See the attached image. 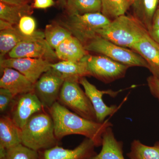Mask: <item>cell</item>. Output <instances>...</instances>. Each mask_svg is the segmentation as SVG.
Returning a JSON list of instances; mask_svg holds the SVG:
<instances>
[{
	"mask_svg": "<svg viewBox=\"0 0 159 159\" xmlns=\"http://www.w3.org/2000/svg\"><path fill=\"white\" fill-rule=\"evenodd\" d=\"M46 110L53 119L54 133L59 142L66 136L81 135L92 140L96 147H99L102 146L104 132L109 127L112 126L108 120L99 122L84 119L57 101Z\"/></svg>",
	"mask_w": 159,
	"mask_h": 159,
	"instance_id": "cell-1",
	"label": "cell"
},
{
	"mask_svg": "<svg viewBox=\"0 0 159 159\" xmlns=\"http://www.w3.org/2000/svg\"><path fill=\"white\" fill-rule=\"evenodd\" d=\"M44 108L32 115L21 130V144L39 152L59 145L53 119Z\"/></svg>",
	"mask_w": 159,
	"mask_h": 159,
	"instance_id": "cell-2",
	"label": "cell"
},
{
	"mask_svg": "<svg viewBox=\"0 0 159 159\" xmlns=\"http://www.w3.org/2000/svg\"><path fill=\"white\" fill-rule=\"evenodd\" d=\"M148 33L133 16H121L107 25L99 29L97 34L117 45L131 49L135 44Z\"/></svg>",
	"mask_w": 159,
	"mask_h": 159,
	"instance_id": "cell-3",
	"label": "cell"
},
{
	"mask_svg": "<svg viewBox=\"0 0 159 159\" xmlns=\"http://www.w3.org/2000/svg\"><path fill=\"white\" fill-rule=\"evenodd\" d=\"M101 12L79 14H69L65 19L57 22L64 27L73 36L85 45L98 35L97 31L111 22Z\"/></svg>",
	"mask_w": 159,
	"mask_h": 159,
	"instance_id": "cell-4",
	"label": "cell"
},
{
	"mask_svg": "<svg viewBox=\"0 0 159 159\" xmlns=\"http://www.w3.org/2000/svg\"><path fill=\"white\" fill-rule=\"evenodd\" d=\"M88 52L101 54L122 64L148 69L145 59L135 51L114 43L97 35L84 46Z\"/></svg>",
	"mask_w": 159,
	"mask_h": 159,
	"instance_id": "cell-5",
	"label": "cell"
},
{
	"mask_svg": "<svg viewBox=\"0 0 159 159\" xmlns=\"http://www.w3.org/2000/svg\"><path fill=\"white\" fill-rule=\"evenodd\" d=\"M79 84L77 81L65 80L57 102L84 119L97 121L90 100Z\"/></svg>",
	"mask_w": 159,
	"mask_h": 159,
	"instance_id": "cell-6",
	"label": "cell"
},
{
	"mask_svg": "<svg viewBox=\"0 0 159 159\" xmlns=\"http://www.w3.org/2000/svg\"><path fill=\"white\" fill-rule=\"evenodd\" d=\"M82 60L87 64L90 76L106 84L125 77L129 68L103 55L95 56L88 54Z\"/></svg>",
	"mask_w": 159,
	"mask_h": 159,
	"instance_id": "cell-7",
	"label": "cell"
},
{
	"mask_svg": "<svg viewBox=\"0 0 159 159\" xmlns=\"http://www.w3.org/2000/svg\"><path fill=\"white\" fill-rule=\"evenodd\" d=\"M64 81L61 74L51 68L34 84V93L44 108L48 109L57 101Z\"/></svg>",
	"mask_w": 159,
	"mask_h": 159,
	"instance_id": "cell-8",
	"label": "cell"
},
{
	"mask_svg": "<svg viewBox=\"0 0 159 159\" xmlns=\"http://www.w3.org/2000/svg\"><path fill=\"white\" fill-rule=\"evenodd\" d=\"M44 108L35 93L31 92L16 96L7 115L21 129L32 115Z\"/></svg>",
	"mask_w": 159,
	"mask_h": 159,
	"instance_id": "cell-9",
	"label": "cell"
},
{
	"mask_svg": "<svg viewBox=\"0 0 159 159\" xmlns=\"http://www.w3.org/2000/svg\"><path fill=\"white\" fill-rule=\"evenodd\" d=\"M9 58L42 59L53 63L57 59L54 49L44 38L22 42L8 53Z\"/></svg>",
	"mask_w": 159,
	"mask_h": 159,
	"instance_id": "cell-10",
	"label": "cell"
},
{
	"mask_svg": "<svg viewBox=\"0 0 159 159\" xmlns=\"http://www.w3.org/2000/svg\"><path fill=\"white\" fill-rule=\"evenodd\" d=\"M51 63L45 60L37 58H9L0 60L1 69H14L34 84L44 73L51 68Z\"/></svg>",
	"mask_w": 159,
	"mask_h": 159,
	"instance_id": "cell-11",
	"label": "cell"
},
{
	"mask_svg": "<svg viewBox=\"0 0 159 159\" xmlns=\"http://www.w3.org/2000/svg\"><path fill=\"white\" fill-rule=\"evenodd\" d=\"M79 83L83 87L86 94L93 106L97 122H104L107 117L111 116L118 110L119 107L116 105L110 107L107 105L102 100V96L107 94L111 97H115L122 90L114 91L111 89L99 90L95 85L89 82L85 77L80 79Z\"/></svg>",
	"mask_w": 159,
	"mask_h": 159,
	"instance_id": "cell-12",
	"label": "cell"
},
{
	"mask_svg": "<svg viewBox=\"0 0 159 159\" xmlns=\"http://www.w3.org/2000/svg\"><path fill=\"white\" fill-rule=\"evenodd\" d=\"M94 142L86 138L77 147L66 149L57 145L39 151V159H90L97 154Z\"/></svg>",
	"mask_w": 159,
	"mask_h": 159,
	"instance_id": "cell-13",
	"label": "cell"
},
{
	"mask_svg": "<svg viewBox=\"0 0 159 159\" xmlns=\"http://www.w3.org/2000/svg\"><path fill=\"white\" fill-rule=\"evenodd\" d=\"M131 50L145 59L152 76L159 79V43L148 33L134 45Z\"/></svg>",
	"mask_w": 159,
	"mask_h": 159,
	"instance_id": "cell-14",
	"label": "cell"
},
{
	"mask_svg": "<svg viewBox=\"0 0 159 159\" xmlns=\"http://www.w3.org/2000/svg\"><path fill=\"white\" fill-rule=\"evenodd\" d=\"M0 88L7 89L15 96L34 92V84L27 77L14 69H2Z\"/></svg>",
	"mask_w": 159,
	"mask_h": 159,
	"instance_id": "cell-15",
	"label": "cell"
},
{
	"mask_svg": "<svg viewBox=\"0 0 159 159\" xmlns=\"http://www.w3.org/2000/svg\"><path fill=\"white\" fill-rule=\"evenodd\" d=\"M44 32L36 31L33 35H25L20 31L17 26L11 29L0 31V57L3 59L5 55L8 54L20 43L25 41L44 38Z\"/></svg>",
	"mask_w": 159,
	"mask_h": 159,
	"instance_id": "cell-16",
	"label": "cell"
},
{
	"mask_svg": "<svg viewBox=\"0 0 159 159\" xmlns=\"http://www.w3.org/2000/svg\"><path fill=\"white\" fill-rule=\"evenodd\" d=\"M51 68L59 72L65 80H70L79 82L84 77L90 76L87 64L83 60L80 61H61L51 63Z\"/></svg>",
	"mask_w": 159,
	"mask_h": 159,
	"instance_id": "cell-17",
	"label": "cell"
},
{
	"mask_svg": "<svg viewBox=\"0 0 159 159\" xmlns=\"http://www.w3.org/2000/svg\"><path fill=\"white\" fill-rule=\"evenodd\" d=\"M54 51L57 59L61 61H80L89 54L79 40L72 35L66 39Z\"/></svg>",
	"mask_w": 159,
	"mask_h": 159,
	"instance_id": "cell-18",
	"label": "cell"
},
{
	"mask_svg": "<svg viewBox=\"0 0 159 159\" xmlns=\"http://www.w3.org/2000/svg\"><path fill=\"white\" fill-rule=\"evenodd\" d=\"M21 144V130L7 115L0 118V148L8 149Z\"/></svg>",
	"mask_w": 159,
	"mask_h": 159,
	"instance_id": "cell-19",
	"label": "cell"
},
{
	"mask_svg": "<svg viewBox=\"0 0 159 159\" xmlns=\"http://www.w3.org/2000/svg\"><path fill=\"white\" fill-rule=\"evenodd\" d=\"M112 127L107 129L102 135V149L99 153L90 159H125L123 142L116 139Z\"/></svg>",
	"mask_w": 159,
	"mask_h": 159,
	"instance_id": "cell-20",
	"label": "cell"
},
{
	"mask_svg": "<svg viewBox=\"0 0 159 159\" xmlns=\"http://www.w3.org/2000/svg\"><path fill=\"white\" fill-rule=\"evenodd\" d=\"M159 0H133L131 6L133 16L149 32L152 29L155 13Z\"/></svg>",
	"mask_w": 159,
	"mask_h": 159,
	"instance_id": "cell-21",
	"label": "cell"
},
{
	"mask_svg": "<svg viewBox=\"0 0 159 159\" xmlns=\"http://www.w3.org/2000/svg\"><path fill=\"white\" fill-rule=\"evenodd\" d=\"M32 12V7L29 4L15 6L0 2V19L14 25L17 26L22 17L30 16Z\"/></svg>",
	"mask_w": 159,
	"mask_h": 159,
	"instance_id": "cell-22",
	"label": "cell"
},
{
	"mask_svg": "<svg viewBox=\"0 0 159 159\" xmlns=\"http://www.w3.org/2000/svg\"><path fill=\"white\" fill-rule=\"evenodd\" d=\"M127 156L129 159H159V142L149 146L144 145L139 140H134Z\"/></svg>",
	"mask_w": 159,
	"mask_h": 159,
	"instance_id": "cell-23",
	"label": "cell"
},
{
	"mask_svg": "<svg viewBox=\"0 0 159 159\" xmlns=\"http://www.w3.org/2000/svg\"><path fill=\"white\" fill-rule=\"evenodd\" d=\"M101 13L111 21L125 15L133 0H101Z\"/></svg>",
	"mask_w": 159,
	"mask_h": 159,
	"instance_id": "cell-24",
	"label": "cell"
},
{
	"mask_svg": "<svg viewBox=\"0 0 159 159\" xmlns=\"http://www.w3.org/2000/svg\"><path fill=\"white\" fill-rule=\"evenodd\" d=\"M69 14H79L101 12V0H66Z\"/></svg>",
	"mask_w": 159,
	"mask_h": 159,
	"instance_id": "cell-25",
	"label": "cell"
},
{
	"mask_svg": "<svg viewBox=\"0 0 159 159\" xmlns=\"http://www.w3.org/2000/svg\"><path fill=\"white\" fill-rule=\"evenodd\" d=\"M44 34L46 41L54 50L66 39L72 35L67 29L58 23L47 25Z\"/></svg>",
	"mask_w": 159,
	"mask_h": 159,
	"instance_id": "cell-26",
	"label": "cell"
},
{
	"mask_svg": "<svg viewBox=\"0 0 159 159\" xmlns=\"http://www.w3.org/2000/svg\"><path fill=\"white\" fill-rule=\"evenodd\" d=\"M38 152L20 144L6 149L0 159H39Z\"/></svg>",
	"mask_w": 159,
	"mask_h": 159,
	"instance_id": "cell-27",
	"label": "cell"
},
{
	"mask_svg": "<svg viewBox=\"0 0 159 159\" xmlns=\"http://www.w3.org/2000/svg\"><path fill=\"white\" fill-rule=\"evenodd\" d=\"M17 26L22 34L28 36L33 35L36 31L35 20L30 16H25L22 17Z\"/></svg>",
	"mask_w": 159,
	"mask_h": 159,
	"instance_id": "cell-28",
	"label": "cell"
},
{
	"mask_svg": "<svg viewBox=\"0 0 159 159\" xmlns=\"http://www.w3.org/2000/svg\"><path fill=\"white\" fill-rule=\"evenodd\" d=\"M16 96L7 89L0 88V111L4 115L9 110Z\"/></svg>",
	"mask_w": 159,
	"mask_h": 159,
	"instance_id": "cell-29",
	"label": "cell"
},
{
	"mask_svg": "<svg viewBox=\"0 0 159 159\" xmlns=\"http://www.w3.org/2000/svg\"><path fill=\"white\" fill-rule=\"evenodd\" d=\"M147 82L151 93L159 101V79L151 75L147 77Z\"/></svg>",
	"mask_w": 159,
	"mask_h": 159,
	"instance_id": "cell-30",
	"label": "cell"
},
{
	"mask_svg": "<svg viewBox=\"0 0 159 159\" xmlns=\"http://www.w3.org/2000/svg\"><path fill=\"white\" fill-rule=\"evenodd\" d=\"M54 5V0H34L33 7L35 9H44Z\"/></svg>",
	"mask_w": 159,
	"mask_h": 159,
	"instance_id": "cell-31",
	"label": "cell"
},
{
	"mask_svg": "<svg viewBox=\"0 0 159 159\" xmlns=\"http://www.w3.org/2000/svg\"><path fill=\"white\" fill-rule=\"evenodd\" d=\"M30 1L31 0H0V2L9 5L22 6L29 4Z\"/></svg>",
	"mask_w": 159,
	"mask_h": 159,
	"instance_id": "cell-32",
	"label": "cell"
},
{
	"mask_svg": "<svg viewBox=\"0 0 159 159\" xmlns=\"http://www.w3.org/2000/svg\"><path fill=\"white\" fill-rule=\"evenodd\" d=\"M158 28H159V4L154 16L152 29H158Z\"/></svg>",
	"mask_w": 159,
	"mask_h": 159,
	"instance_id": "cell-33",
	"label": "cell"
},
{
	"mask_svg": "<svg viewBox=\"0 0 159 159\" xmlns=\"http://www.w3.org/2000/svg\"><path fill=\"white\" fill-rule=\"evenodd\" d=\"M148 33L150 34L151 37L159 43V28L152 29Z\"/></svg>",
	"mask_w": 159,
	"mask_h": 159,
	"instance_id": "cell-34",
	"label": "cell"
},
{
	"mask_svg": "<svg viewBox=\"0 0 159 159\" xmlns=\"http://www.w3.org/2000/svg\"><path fill=\"white\" fill-rule=\"evenodd\" d=\"M14 26H15V25H12V24H10V23L8 22L0 19V30L1 31L11 29Z\"/></svg>",
	"mask_w": 159,
	"mask_h": 159,
	"instance_id": "cell-35",
	"label": "cell"
},
{
	"mask_svg": "<svg viewBox=\"0 0 159 159\" xmlns=\"http://www.w3.org/2000/svg\"><path fill=\"white\" fill-rule=\"evenodd\" d=\"M60 1L61 3H62V4L66 5V0H60Z\"/></svg>",
	"mask_w": 159,
	"mask_h": 159,
	"instance_id": "cell-36",
	"label": "cell"
}]
</instances>
